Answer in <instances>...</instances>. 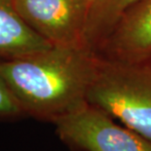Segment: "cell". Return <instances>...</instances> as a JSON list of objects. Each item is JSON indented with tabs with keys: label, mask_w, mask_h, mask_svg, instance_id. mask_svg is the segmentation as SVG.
<instances>
[{
	"label": "cell",
	"mask_w": 151,
	"mask_h": 151,
	"mask_svg": "<svg viewBox=\"0 0 151 151\" xmlns=\"http://www.w3.org/2000/svg\"><path fill=\"white\" fill-rule=\"evenodd\" d=\"M99 57L85 46L52 47L30 56L0 59V77L25 117L54 124L87 104Z\"/></svg>",
	"instance_id": "obj_1"
},
{
	"label": "cell",
	"mask_w": 151,
	"mask_h": 151,
	"mask_svg": "<svg viewBox=\"0 0 151 151\" xmlns=\"http://www.w3.org/2000/svg\"><path fill=\"white\" fill-rule=\"evenodd\" d=\"M95 52L105 60L137 63L151 59V0H137L125 10Z\"/></svg>",
	"instance_id": "obj_5"
},
{
	"label": "cell",
	"mask_w": 151,
	"mask_h": 151,
	"mask_svg": "<svg viewBox=\"0 0 151 151\" xmlns=\"http://www.w3.org/2000/svg\"><path fill=\"white\" fill-rule=\"evenodd\" d=\"M89 3H90V5H91V7H92V5H93V3H94L96 0H88Z\"/></svg>",
	"instance_id": "obj_9"
},
{
	"label": "cell",
	"mask_w": 151,
	"mask_h": 151,
	"mask_svg": "<svg viewBox=\"0 0 151 151\" xmlns=\"http://www.w3.org/2000/svg\"><path fill=\"white\" fill-rule=\"evenodd\" d=\"M22 117H25L24 111L0 77V122L17 120Z\"/></svg>",
	"instance_id": "obj_8"
},
{
	"label": "cell",
	"mask_w": 151,
	"mask_h": 151,
	"mask_svg": "<svg viewBox=\"0 0 151 151\" xmlns=\"http://www.w3.org/2000/svg\"><path fill=\"white\" fill-rule=\"evenodd\" d=\"M87 101L151 141V60L123 63L99 57Z\"/></svg>",
	"instance_id": "obj_2"
},
{
	"label": "cell",
	"mask_w": 151,
	"mask_h": 151,
	"mask_svg": "<svg viewBox=\"0 0 151 151\" xmlns=\"http://www.w3.org/2000/svg\"><path fill=\"white\" fill-rule=\"evenodd\" d=\"M137 0H96L90 9L85 46L96 50L126 9Z\"/></svg>",
	"instance_id": "obj_7"
},
{
	"label": "cell",
	"mask_w": 151,
	"mask_h": 151,
	"mask_svg": "<svg viewBox=\"0 0 151 151\" xmlns=\"http://www.w3.org/2000/svg\"><path fill=\"white\" fill-rule=\"evenodd\" d=\"M56 134L71 151H151V141L89 102L54 123Z\"/></svg>",
	"instance_id": "obj_3"
},
{
	"label": "cell",
	"mask_w": 151,
	"mask_h": 151,
	"mask_svg": "<svg viewBox=\"0 0 151 151\" xmlns=\"http://www.w3.org/2000/svg\"><path fill=\"white\" fill-rule=\"evenodd\" d=\"M150 60H151V59H150Z\"/></svg>",
	"instance_id": "obj_10"
},
{
	"label": "cell",
	"mask_w": 151,
	"mask_h": 151,
	"mask_svg": "<svg viewBox=\"0 0 151 151\" xmlns=\"http://www.w3.org/2000/svg\"><path fill=\"white\" fill-rule=\"evenodd\" d=\"M12 2L24 21L52 46H85V32L91 9L88 0H12Z\"/></svg>",
	"instance_id": "obj_4"
},
{
	"label": "cell",
	"mask_w": 151,
	"mask_h": 151,
	"mask_svg": "<svg viewBox=\"0 0 151 151\" xmlns=\"http://www.w3.org/2000/svg\"><path fill=\"white\" fill-rule=\"evenodd\" d=\"M52 46L24 21L12 0H0V59H16Z\"/></svg>",
	"instance_id": "obj_6"
}]
</instances>
